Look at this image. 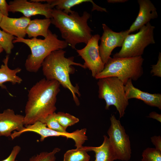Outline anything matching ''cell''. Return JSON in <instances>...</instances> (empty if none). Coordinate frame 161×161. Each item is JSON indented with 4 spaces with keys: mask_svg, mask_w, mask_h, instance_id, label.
Masks as SVG:
<instances>
[{
    "mask_svg": "<svg viewBox=\"0 0 161 161\" xmlns=\"http://www.w3.org/2000/svg\"><path fill=\"white\" fill-rule=\"evenodd\" d=\"M61 85L55 80L43 78L29 90L25 108L24 124L42 122L49 115L55 112L57 96Z\"/></svg>",
    "mask_w": 161,
    "mask_h": 161,
    "instance_id": "1",
    "label": "cell"
},
{
    "mask_svg": "<svg viewBox=\"0 0 161 161\" xmlns=\"http://www.w3.org/2000/svg\"><path fill=\"white\" fill-rule=\"evenodd\" d=\"M51 24L58 28L62 38L73 49L78 44H86L92 36V30L88 24L90 14L84 11L82 15L75 11L69 14L54 8L52 13Z\"/></svg>",
    "mask_w": 161,
    "mask_h": 161,
    "instance_id": "2",
    "label": "cell"
},
{
    "mask_svg": "<svg viewBox=\"0 0 161 161\" xmlns=\"http://www.w3.org/2000/svg\"><path fill=\"white\" fill-rule=\"evenodd\" d=\"M66 51L60 49L52 52L44 59L41 66L45 78L58 82L64 88L71 92L76 104L79 106V101L77 95H81L78 85L74 86L70 79L69 75L74 73L75 69L73 65L85 69L83 65L74 61L73 56L66 58Z\"/></svg>",
    "mask_w": 161,
    "mask_h": 161,
    "instance_id": "3",
    "label": "cell"
},
{
    "mask_svg": "<svg viewBox=\"0 0 161 161\" xmlns=\"http://www.w3.org/2000/svg\"><path fill=\"white\" fill-rule=\"evenodd\" d=\"M19 42L25 44L30 49L31 53L25 61V66L27 71L32 72L38 71L44 59L52 52L63 49L68 46L64 40L58 39V35L49 30L47 37L44 39L15 37L13 43Z\"/></svg>",
    "mask_w": 161,
    "mask_h": 161,
    "instance_id": "4",
    "label": "cell"
},
{
    "mask_svg": "<svg viewBox=\"0 0 161 161\" xmlns=\"http://www.w3.org/2000/svg\"><path fill=\"white\" fill-rule=\"evenodd\" d=\"M142 56L129 58L111 57L103 70L95 77L96 79L109 77L117 78L124 85L131 79L137 80L143 74Z\"/></svg>",
    "mask_w": 161,
    "mask_h": 161,
    "instance_id": "5",
    "label": "cell"
},
{
    "mask_svg": "<svg viewBox=\"0 0 161 161\" xmlns=\"http://www.w3.org/2000/svg\"><path fill=\"white\" fill-rule=\"evenodd\" d=\"M98 97L106 103L105 109H109L114 106L118 111L120 118L124 116L125 110L129 104L123 83L117 78L109 77L99 79Z\"/></svg>",
    "mask_w": 161,
    "mask_h": 161,
    "instance_id": "6",
    "label": "cell"
},
{
    "mask_svg": "<svg viewBox=\"0 0 161 161\" xmlns=\"http://www.w3.org/2000/svg\"><path fill=\"white\" fill-rule=\"evenodd\" d=\"M155 27L149 22L135 34H128L125 38L120 50L113 58H129L141 56L145 48L155 43L154 36Z\"/></svg>",
    "mask_w": 161,
    "mask_h": 161,
    "instance_id": "7",
    "label": "cell"
},
{
    "mask_svg": "<svg viewBox=\"0 0 161 161\" xmlns=\"http://www.w3.org/2000/svg\"><path fill=\"white\" fill-rule=\"evenodd\" d=\"M110 120L111 125L107 132L115 160L128 161L131 158V153L129 136L120 121L114 114L111 115Z\"/></svg>",
    "mask_w": 161,
    "mask_h": 161,
    "instance_id": "8",
    "label": "cell"
},
{
    "mask_svg": "<svg viewBox=\"0 0 161 161\" xmlns=\"http://www.w3.org/2000/svg\"><path fill=\"white\" fill-rule=\"evenodd\" d=\"M27 132H32L39 134L40 140L43 141L47 137H62L68 139H71L75 142V146L79 148L83 146L86 141L88 140L86 136V129H77L71 133L61 132L55 131L48 128L46 124L40 121L26 126L19 131H15L10 136L12 139L19 136L22 133Z\"/></svg>",
    "mask_w": 161,
    "mask_h": 161,
    "instance_id": "9",
    "label": "cell"
},
{
    "mask_svg": "<svg viewBox=\"0 0 161 161\" xmlns=\"http://www.w3.org/2000/svg\"><path fill=\"white\" fill-rule=\"evenodd\" d=\"M100 38L98 34L92 35L84 48L75 49L78 55L84 60L85 69L91 71L94 78L103 70L105 66L99 53L98 41Z\"/></svg>",
    "mask_w": 161,
    "mask_h": 161,
    "instance_id": "10",
    "label": "cell"
},
{
    "mask_svg": "<svg viewBox=\"0 0 161 161\" xmlns=\"http://www.w3.org/2000/svg\"><path fill=\"white\" fill-rule=\"evenodd\" d=\"M103 32L100 37L101 42L99 52L103 63L105 64L111 58L113 50L117 47H122L124 40L129 34L128 30L120 32H116L105 24H102Z\"/></svg>",
    "mask_w": 161,
    "mask_h": 161,
    "instance_id": "11",
    "label": "cell"
},
{
    "mask_svg": "<svg viewBox=\"0 0 161 161\" xmlns=\"http://www.w3.org/2000/svg\"><path fill=\"white\" fill-rule=\"evenodd\" d=\"M8 4L9 12L13 13L20 12L27 17L40 15L44 16L47 18H52L53 8L47 3L43 4L27 0H14L10 1Z\"/></svg>",
    "mask_w": 161,
    "mask_h": 161,
    "instance_id": "12",
    "label": "cell"
},
{
    "mask_svg": "<svg viewBox=\"0 0 161 161\" xmlns=\"http://www.w3.org/2000/svg\"><path fill=\"white\" fill-rule=\"evenodd\" d=\"M24 117L23 115L16 114L10 109L0 113V136H10L13 131L21 130L24 127Z\"/></svg>",
    "mask_w": 161,
    "mask_h": 161,
    "instance_id": "13",
    "label": "cell"
},
{
    "mask_svg": "<svg viewBox=\"0 0 161 161\" xmlns=\"http://www.w3.org/2000/svg\"><path fill=\"white\" fill-rule=\"evenodd\" d=\"M140 10L134 21L128 30L129 33L138 31L151 19L158 16L157 9L149 0H138Z\"/></svg>",
    "mask_w": 161,
    "mask_h": 161,
    "instance_id": "14",
    "label": "cell"
},
{
    "mask_svg": "<svg viewBox=\"0 0 161 161\" xmlns=\"http://www.w3.org/2000/svg\"><path fill=\"white\" fill-rule=\"evenodd\" d=\"M30 20V18L24 16L19 18L3 16L0 22V27L2 30L16 37L24 38L26 28Z\"/></svg>",
    "mask_w": 161,
    "mask_h": 161,
    "instance_id": "15",
    "label": "cell"
},
{
    "mask_svg": "<svg viewBox=\"0 0 161 161\" xmlns=\"http://www.w3.org/2000/svg\"><path fill=\"white\" fill-rule=\"evenodd\" d=\"M124 89L126 97L129 100L131 98L140 100L148 105L161 110V94H150L142 91L133 86L131 79L124 85Z\"/></svg>",
    "mask_w": 161,
    "mask_h": 161,
    "instance_id": "16",
    "label": "cell"
},
{
    "mask_svg": "<svg viewBox=\"0 0 161 161\" xmlns=\"http://www.w3.org/2000/svg\"><path fill=\"white\" fill-rule=\"evenodd\" d=\"M102 144L97 147L82 146L86 151H92L95 153V159L91 161H114L115 160L112 147L108 137L103 136Z\"/></svg>",
    "mask_w": 161,
    "mask_h": 161,
    "instance_id": "17",
    "label": "cell"
},
{
    "mask_svg": "<svg viewBox=\"0 0 161 161\" xmlns=\"http://www.w3.org/2000/svg\"><path fill=\"white\" fill-rule=\"evenodd\" d=\"M9 59V55H7L3 61L4 64L0 67V86L2 89H6V86L3 84L6 82H10L14 85L20 84L22 81V79L17 75L21 71V69L19 67L13 69H10L8 66Z\"/></svg>",
    "mask_w": 161,
    "mask_h": 161,
    "instance_id": "18",
    "label": "cell"
},
{
    "mask_svg": "<svg viewBox=\"0 0 161 161\" xmlns=\"http://www.w3.org/2000/svg\"><path fill=\"white\" fill-rule=\"evenodd\" d=\"M51 24V19H35L31 20L26 29L29 38H37L39 36L46 38Z\"/></svg>",
    "mask_w": 161,
    "mask_h": 161,
    "instance_id": "19",
    "label": "cell"
},
{
    "mask_svg": "<svg viewBox=\"0 0 161 161\" xmlns=\"http://www.w3.org/2000/svg\"><path fill=\"white\" fill-rule=\"evenodd\" d=\"M45 1L49 4L52 8L55 7L56 9L62 11L67 14L72 12L73 11L71 10L72 7L86 2L92 3V11L97 10L102 12L103 10V8L97 6L91 0H46Z\"/></svg>",
    "mask_w": 161,
    "mask_h": 161,
    "instance_id": "20",
    "label": "cell"
},
{
    "mask_svg": "<svg viewBox=\"0 0 161 161\" xmlns=\"http://www.w3.org/2000/svg\"><path fill=\"white\" fill-rule=\"evenodd\" d=\"M82 146L67 151L64 154L63 161H89L90 157Z\"/></svg>",
    "mask_w": 161,
    "mask_h": 161,
    "instance_id": "21",
    "label": "cell"
},
{
    "mask_svg": "<svg viewBox=\"0 0 161 161\" xmlns=\"http://www.w3.org/2000/svg\"><path fill=\"white\" fill-rule=\"evenodd\" d=\"M55 115L59 123L66 130L68 126L74 125L79 121L78 118L68 113L60 112H55Z\"/></svg>",
    "mask_w": 161,
    "mask_h": 161,
    "instance_id": "22",
    "label": "cell"
},
{
    "mask_svg": "<svg viewBox=\"0 0 161 161\" xmlns=\"http://www.w3.org/2000/svg\"><path fill=\"white\" fill-rule=\"evenodd\" d=\"M14 36L0 29V46L7 54H10L14 47Z\"/></svg>",
    "mask_w": 161,
    "mask_h": 161,
    "instance_id": "23",
    "label": "cell"
},
{
    "mask_svg": "<svg viewBox=\"0 0 161 161\" xmlns=\"http://www.w3.org/2000/svg\"><path fill=\"white\" fill-rule=\"evenodd\" d=\"M61 150L55 148L51 152H42L31 157L29 161H56L55 154Z\"/></svg>",
    "mask_w": 161,
    "mask_h": 161,
    "instance_id": "24",
    "label": "cell"
},
{
    "mask_svg": "<svg viewBox=\"0 0 161 161\" xmlns=\"http://www.w3.org/2000/svg\"><path fill=\"white\" fill-rule=\"evenodd\" d=\"M142 161H161V151L148 147L143 150Z\"/></svg>",
    "mask_w": 161,
    "mask_h": 161,
    "instance_id": "25",
    "label": "cell"
},
{
    "mask_svg": "<svg viewBox=\"0 0 161 161\" xmlns=\"http://www.w3.org/2000/svg\"><path fill=\"white\" fill-rule=\"evenodd\" d=\"M55 113L48 116L42 122L45 124L48 128L52 130L61 132H67L66 130L59 123L56 119Z\"/></svg>",
    "mask_w": 161,
    "mask_h": 161,
    "instance_id": "26",
    "label": "cell"
},
{
    "mask_svg": "<svg viewBox=\"0 0 161 161\" xmlns=\"http://www.w3.org/2000/svg\"><path fill=\"white\" fill-rule=\"evenodd\" d=\"M158 60L157 64L152 65L151 73L153 74V76L161 77V54L159 52Z\"/></svg>",
    "mask_w": 161,
    "mask_h": 161,
    "instance_id": "27",
    "label": "cell"
},
{
    "mask_svg": "<svg viewBox=\"0 0 161 161\" xmlns=\"http://www.w3.org/2000/svg\"><path fill=\"white\" fill-rule=\"evenodd\" d=\"M21 150V147L18 145L14 146L9 156L1 161H18L16 160V157Z\"/></svg>",
    "mask_w": 161,
    "mask_h": 161,
    "instance_id": "28",
    "label": "cell"
},
{
    "mask_svg": "<svg viewBox=\"0 0 161 161\" xmlns=\"http://www.w3.org/2000/svg\"><path fill=\"white\" fill-rule=\"evenodd\" d=\"M0 12L3 16H8L9 4L5 0H0Z\"/></svg>",
    "mask_w": 161,
    "mask_h": 161,
    "instance_id": "29",
    "label": "cell"
},
{
    "mask_svg": "<svg viewBox=\"0 0 161 161\" xmlns=\"http://www.w3.org/2000/svg\"><path fill=\"white\" fill-rule=\"evenodd\" d=\"M152 143L155 146V148L161 151V137L160 136H154L151 138Z\"/></svg>",
    "mask_w": 161,
    "mask_h": 161,
    "instance_id": "30",
    "label": "cell"
},
{
    "mask_svg": "<svg viewBox=\"0 0 161 161\" xmlns=\"http://www.w3.org/2000/svg\"><path fill=\"white\" fill-rule=\"evenodd\" d=\"M148 117L155 119L160 123L161 122V114H159L155 112H150Z\"/></svg>",
    "mask_w": 161,
    "mask_h": 161,
    "instance_id": "31",
    "label": "cell"
},
{
    "mask_svg": "<svg viewBox=\"0 0 161 161\" xmlns=\"http://www.w3.org/2000/svg\"><path fill=\"white\" fill-rule=\"evenodd\" d=\"M126 0H108L107 2L110 3L124 2L127 1Z\"/></svg>",
    "mask_w": 161,
    "mask_h": 161,
    "instance_id": "32",
    "label": "cell"
},
{
    "mask_svg": "<svg viewBox=\"0 0 161 161\" xmlns=\"http://www.w3.org/2000/svg\"><path fill=\"white\" fill-rule=\"evenodd\" d=\"M3 16L0 12V22L1 21Z\"/></svg>",
    "mask_w": 161,
    "mask_h": 161,
    "instance_id": "33",
    "label": "cell"
},
{
    "mask_svg": "<svg viewBox=\"0 0 161 161\" xmlns=\"http://www.w3.org/2000/svg\"><path fill=\"white\" fill-rule=\"evenodd\" d=\"M3 50L4 49H3L1 46H0V53L2 52Z\"/></svg>",
    "mask_w": 161,
    "mask_h": 161,
    "instance_id": "34",
    "label": "cell"
}]
</instances>
